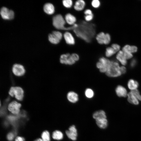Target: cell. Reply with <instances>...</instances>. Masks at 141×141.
<instances>
[{"label": "cell", "instance_id": "6da1fadb", "mask_svg": "<svg viewBox=\"0 0 141 141\" xmlns=\"http://www.w3.org/2000/svg\"><path fill=\"white\" fill-rule=\"evenodd\" d=\"M66 23L64 18L61 14H57L53 18V25L57 29L68 31L76 28L73 25L69 27L66 26Z\"/></svg>", "mask_w": 141, "mask_h": 141}, {"label": "cell", "instance_id": "7a4b0ae2", "mask_svg": "<svg viewBox=\"0 0 141 141\" xmlns=\"http://www.w3.org/2000/svg\"><path fill=\"white\" fill-rule=\"evenodd\" d=\"M120 67L116 62L112 61L110 64L105 73L108 76L111 77H116L120 76L121 74Z\"/></svg>", "mask_w": 141, "mask_h": 141}, {"label": "cell", "instance_id": "3957f363", "mask_svg": "<svg viewBox=\"0 0 141 141\" xmlns=\"http://www.w3.org/2000/svg\"><path fill=\"white\" fill-rule=\"evenodd\" d=\"M111 61L104 57H100L97 63L96 66L102 73H106L109 68Z\"/></svg>", "mask_w": 141, "mask_h": 141}, {"label": "cell", "instance_id": "277c9868", "mask_svg": "<svg viewBox=\"0 0 141 141\" xmlns=\"http://www.w3.org/2000/svg\"><path fill=\"white\" fill-rule=\"evenodd\" d=\"M95 39L97 43L100 45H107L111 41L110 35L108 33H105L103 32L97 34Z\"/></svg>", "mask_w": 141, "mask_h": 141}, {"label": "cell", "instance_id": "5b68a950", "mask_svg": "<svg viewBox=\"0 0 141 141\" xmlns=\"http://www.w3.org/2000/svg\"><path fill=\"white\" fill-rule=\"evenodd\" d=\"M24 91L21 87L18 86L11 87L9 92L10 95L19 101L22 100L24 97Z\"/></svg>", "mask_w": 141, "mask_h": 141}, {"label": "cell", "instance_id": "8992f818", "mask_svg": "<svg viewBox=\"0 0 141 141\" xmlns=\"http://www.w3.org/2000/svg\"><path fill=\"white\" fill-rule=\"evenodd\" d=\"M60 61L62 64L68 65H73L76 62L72 57L71 54L69 53L61 55L60 56Z\"/></svg>", "mask_w": 141, "mask_h": 141}, {"label": "cell", "instance_id": "52a82bcc", "mask_svg": "<svg viewBox=\"0 0 141 141\" xmlns=\"http://www.w3.org/2000/svg\"><path fill=\"white\" fill-rule=\"evenodd\" d=\"M0 14L2 18L5 20H11L14 17V11L4 7L1 9Z\"/></svg>", "mask_w": 141, "mask_h": 141}, {"label": "cell", "instance_id": "ba28073f", "mask_svg": "<svg viewBox=\"0 0 141 141\" xmlns=\"http://www.w3.org/2000/svg\"><path fill=\"white\" fill-rule=\"evenodd\" d=\"M21 106L20 103L15 101H13L9 104L8 109V110L12 114H17L20 112V108Z\"/></svg>", "mask_w": 141, "mask_h": 141}, {"label": "cell", "instance_id": "9c48e42d", "mask_svg": "<svg viewBox=\"0 0 141 141\" xmlns=\"http://www.w3.org/2000/svg\"><path fill=\"white\" fill-rule=\"evenodd\" d=\"M63 38L65 43L69 45H73L76 43L75 39L73 34L68 31H66L63 34Z\"/></svg>", "mask_w": 141, "mask_h": 141}, {"label": "cell", "instance_id": "30bf717a", "mask_svg": "<svg viewBox=\"0 0 141 141\" xmlns=\"http://www.w3.org/2000/svg\"><path fill=\"white\" fill-rule=\"evenodd\" d=\"M12 71L13 74L17 76L23 75L25 73V70L24 66L22 65L15 64L12 67Z\"/></svg>", "mask_w": 141, "mask_h": 141}, {"label": "cell", "instance_id": "8fae6325", "mask_svg": "<svg viewBox=\"0 0 141 141\" xmlns=\"http://www.w3.org/2000/svg\"><path fill=\"white\" fill-rule=\"evenodd\" d=\"M66 133L70 139L73 140H76L77 136V131L74 125L70 126L68 130L66 131Z\"/></svg>", "mask_w": 141, "mask_h": 141}, {"label": "cell", "instance_id": "7c38bea8", "mask_svg": "<svg viewBox=\"0 0 141 141\" xmlns=\"http://www.w3.org/2000/svg\"><path fill=\"white\" fill-rule=\"evenodd\" d=\"M64 18L66 23L70 26H73L76 23L77 19L76 17L71 13H66Z\"/></svg>", "mask_w": 141, "mask_h": 141}, {"label": "cell", "instance_id": "4fadbf2b", "mask_svg": "<svg viewBox=\"0 0 141 141\" xmlns=\"http://www.w3.org/2000/svg\"><path fill=\"white\" fill-rule=\"evenodd\" d=\"M86 3L83 0H78L75 2L73 8L76 11H82L85 8Z\"/></svg>", "mask_w": 141, "mask_h": 141}, {"label": "cell", "instance_id": "5bb4252c", "mask_svg": "<svg viewBox=\"0 0 141 141\" xmlns=\"http://www.w3.org/2000/svg\"><path fill=\"white\" fill-rule=\"evenodd\" d=\"M67 98L70 102L74 103L77 102L79 99L78 94L73 91L69 92L67 94Z\"/></svg>", "mask_w": 141, "mask_h": 141}, {"label": "cell", "instance_id": "9a60e30c", "mask_svg": "<svg viewBox=\"0 0 141 141\" xmlns=\"http://www.w3.org/2000/svg\"><path fill=\"white\" fill-rule=\"evenodd\" d=\"M115 92L117 96L119 97H125L128 94L126 89L121 85H119L117 87Z\"/></svg>", "mask_w": 141, "mask_h": 141}, {"label": "cell", "instance_id": "2e32d148", "mask_svg": "<svg viewBox=\"0 0 141 141\" xmlns=\"http://www.w3.org/2000/svg\"><path fill=\"white\" fill-rule=\"evenodd\" d=\"M43 9L44 12L49 15L53 14L55 11V8L54 5L50 3L45 4L44 6Z\"/></svg>", "mask_w": 141, "mask_h": 141}, {"label": "cell", "instance_id": "e0dca14e", "mask_svg": "<svg viewBox=\"0 0 141 141\" xmlns=\"http://www.w3.org/2000/svg\"><path fill=\"white\" fill-rule=\"evenodd\" d=\"M118 60L124 66L126 65L127 63V59L124 56L123 51H119L118 53L116 56Z\"/></svg>", "mask_w": 141, "mask_h": 141}, {"label": "cell", "instance_id": "ac0fdd59", "mask_svg": "<svg viewBox=\"0 0 141 141\" xmlns=\"http://www.w3.org/2000/svg\"><path fill=\"white\" fill-rule=\"evenodd\" d=\"M97 125L100 128L104 129L108 125V121L106 118H102L95 120Z\"/></svg>", "mask_w": 141, "mask_h": 141}, {"label": "cell", "instance_id": "d6986e66", "mask_svg": "<svg viewBox=\"0 0 141 141\" xmlns=\"http://www.w3.org/2000/svg\"><path fill=\"white\" fill-rule=\"evenodd\" d=\"M93 118L96 119L106 118V116L105 112L103 110H99L94 112L93 115Z\"/></svg>", "mask_w": 141, "mask_h": 141}, {"label": "cell", "instance_id": "ffe728a7", "mask_svg": "<svg viewBox=\"0 0 141 141\" xmlns=\"http://www.w3.org/2000/svg\"><path fill=\"white\" fill-rule=\"evenodd\" d=\"M123 51L129 52L131 53L136 52L137 51V48L135 46H130L127 45H125L122 49Z\"/></svg>", "mask_w": 141, "mask_h": 141}, {"label": "cell", "instance_id": "44dd1931", "mask_svg": "<svg viewBox=\"0 0 141 141\" xmlns=\"http://www.w3.org/2000/svg\"><path fill=\"white\" fill-rule=\"evenodd\" d=\"M127 96H128L127 100L129 102L136 105L139 104V100L131 92L128 93Z\"/></svg>", "mask_w": 141, "mask_h": 141}, {"label": "cell", "instance_id": "7402d4cb", "mask_svg": "<svg viewBox=\"0 0 141 141\" xmlns=\"http://www.w3.org/2000/svg\"><path fill=\"white\" fill-rule=\"evenodd\" d=\"M127 85L129 89L133 90L137 89L139 86V84L137 81L131 79L128 82Z\"/></svg>", "mask_w": 141, "mask_h": 141}, {"label": "cell", "instance_id": "603a6c76", "mask_svg": "<svg viewBox=\"0 0 141 141\" xmlns=\"http://www.w3.org/2000/svg\"><path fill=\"white\" fill-rule=\"evenodd\" d=\"M48 39L50 42L55 44H58L60 41L57 37L52 33L49 34Z\"/></svg>", "mask_w": 141, "mask_h": 141}, {"label": "cell", "instance_id": "cb8c5ba5", "mask_svg": "<svg viewBox=\"0 0 141 141\" xmlns=\"http://www.w3.org/2000/svg\"><path fill=\"white\" fill-rule=\"evenodd\" d=\"M52 138L54 139L59 140L62 139L63 134L60 131L56 130L54 131L52 134Z\"/></svg>", "mask_w": 141, "mask_h": 141}, {"label": "cell", "instance_id": "d4e9b609", "mask_svg": "<svg viewBox=\"0 0 141 141\" xmlns=\"http://www.w3.org/2000/svg\"><path fill=\"white\" fill-rule=\"evenodd\" d=\"M116 52L112 47L111 46L108 47L106 48L105 54L107 57H110Z\"/></svg>", "mask_w": 141, "mask_h": 141}, {"label": "cell", "instance_id": "484cf974", "mask_svg": "<svg viewBox=\"0 0 141 141\" xmlns=\"http://www.w3.org/2000/svg\"><path fill=\"white\" fill-rule=\"evenodd\" d=\"M86 97L88 98H92L94 96V93L93 90L89 88L86 89L85 92Z\"/></svg>", "mask_w": 141, "mask_h": 141}, {"label": "cell", "instance_id": "4316f807", "mask_svg": "<svg viewBox=\"0 0 141 141\" xmlns=\"http://www.w3.org/2000/svg\"><path fill=\"white\" fill-rule=\"evenodd\" d=\"M63 6L66 8H70L73 5V1L72 0H63L62 1Z\"/></svg>", "mask_w": 141, "mask_h": 141}, {"label": "cell", "instance_id": "83f0119b", "mask_svg": "<svg viewBox=\"0 0 141 141\" xmlns=\"http://www.w3.org/2000/svg\"><path fill=\"white\" fill-rule=\"evenodd\" d=\"M42 138L43 141H50V135L49 132L47 131H44L42 134Z\"/></svg>", "mask_w": 141, "mask_h": 141}, {"label": "cell", "instance_id": "f1b7e54d", "mask_svg": "<svg viewBox=\"0 0 141 141\" xmlns=\"http://www.w3.org/2000/svg\"><path fill=\"white\" fill-rule=\"evenodd\" d=\"M100 1L99 0H93L91 2L92 6L95 9L98 8L101 5Z\"/></svg>", "mask_w": 141, "mask_h": 141}, {"label": "cell", "instance_id": "f546056e", "mask_svg": "<svg viewBox=\"0 0 141 141\" xmlns=\"http://www.w3.org/2000/svg\"><path fill=\"white\" fill-rule=\"evenodd\" d=\"M138 100L141 101V95L139 91L137 89L131 90V92Z\"/></svg>", "mask_w": 141, "mask_h": 141}, {"label": "cell", "instance_id": "4dcf8cb0", "mask_svg": "<svg viewBox=\"0 0 141 141\" xmlns=\"http://www.w3.org/2000/svg\"><path fill=\"white\" fill-rule=\"evenodd\" d=\"M52 33L55 35L60 41L63 37V34L60 32L58 31H54Z\"/></svg>", "mask_w": 141, "mask_h": 141}, {"label": "cell", "instance_id": "1f68e13d", "mask_svg": "<svg viewBox=\"0 0 141 141\" xmlns=\"http://www.w3.org/2000/svg\"><path fill=\"white\" fill-rule=\"evenodd\" d=\"M94 17V15L93 14L90 15H85L84 16V19L85 21L86 22H89L92 21Z\"/></svg>", "mask_w": 141, "mask_h": 141}, {"label": "cell", "instance_id": "d6a6232c", "mask_svg": "<svg viewBox=\"0 0 141 141\" xmlns=\"http://www.w3.org/2000/svg\"><path fill=\"white\" fill-rule=\"evenodd\" d=\"M123 52L124 56L127 60L130 59L133 57V56L132 53L126 51H123Z\"/></svg>", "mask_w": 141, "mask_h": 141}, {"label": "cell", "instance_id": "836d02e7", "mask_svg": "<svg viewBox=\"0 0 141 141\" xmlns=\"http://www.w3.org/2000/svg\"><path fill=\"white\" fill-rule=\"evenodd\" d=\"M111 46L114 49L116 52L119 50L120 48L119 45L116 44H113Z\"/></svg>", "mask_w": 141, "mask_h": 141}, {"label": "cell", "instance_id": "e575fe53", "mask_svg": "<svg viewBox=\"0 0 141 141\" xmlns=\"http://www.w3.org/2000/svg\"><path fill=\"white\" fill-rule=\"evenodd\" d=\"M74 60L76 61H78L79 59V55L76 53H73L71 54Z\"/></svg>", "mask_w": 141, "mask_h": 141}, {"label": "cell", "instance_id": "d590c367", "mask_svg": "<svg viewBox=\"0 0 141 141\" xmlns=\"http://www.w3.org/2000/svg\"><path fill=\"white\" fill-rule=\"evenodd\" d=\"M14 137V134L11 132H10L9 133L7 136V138L10 141L12 140Z\"/></svg>", "mask_w": 141, "mask_h": 141}, {"label": "cell", "instance_id": "8d00e7d4", "mask_svg": "<svg viewBox=\"0 0 141 141\" xmlns=\"http://www.w3.org/2000/svg\"><path fill=\"white\" fill-rule=\"evenodd\" d=\"M84 14L85 15H90L93 14L92 10L89 9H85L84 11Z\"/></svg>", "mask_w": 141, "mask_h": 141}, {"label": "cell", "instance_id": "74e56055", "mask_svg": "<svg viewBox=\"0 0 141 141\" xmlns=\"http://www.w3.org/2000/svg\"><path fill=\"white\" fill-rule=\"evenodd\" d=\"M137 63V61L136 59H133L131 61L130 63V67L133 68L135 67Z\"/></svg>", "mask_w": 141, "mask_h": 141}, {"label": "cell", "instance_id": "f35d334b", "mask_svg": "<svg viewBox=\"0 0 141 141\" xmlns=\"http://www.w3.org/2000/svg\"><path fill=\"white\" fill-rule=\"evenodd\" d=\"M120 70L121 74L125 73L126 71V68L123 66H122L120 67Z\"/></svg>", "mask_w": 141, "mask_h": 141}, {"label": "cell", "instance_id": "ab89813d", "mask_svg": "<svg viewBox=\"0 0 141 141\" xmlns=\"http://www.w3.org/2000/svg\"><path fill=\"white\" fill-rule=\"evenodd\" d=\"M24 139L23 138L19 136L16 138L15 141H24Z\"/></svg>", "mask_w": 141, "mask_h": 141}, {"label": "cell", "instance_id": "60d3db41", "mask_svg": "<svg viewBox=\"0 0 141 141\" xmlns=\"http://www.w3.org/2000/svg\"><path fill=\"white\" fill-rule=\"evenodd\" d=\"M35 141H43L42 139L40 138H38Z\"/></svg>", "mask_w": 141, "mask_h": 141}]
</instances>
